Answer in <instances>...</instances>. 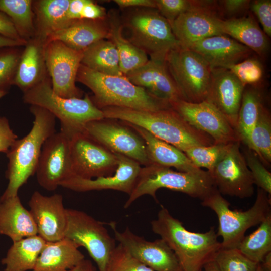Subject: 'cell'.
Returning <instances> with one entry per match:
<instances>
[{
  "mask_svg": "<svg viewBox=\"0 0 271 271\" xmlns=\"http://www.w3.org/2000/svg\"><path fill=\"white\" fill-rule=\"evenodd\" d=\"M101 110L104 118L139 126L183 152L194 147L214 144L212 138L191 125L171 107L143 111L110 106Z\"/></svg>",
  "mask_w": 271,
  "mask_h": 271,
  "instance_id": "6da1fadb",
  "label": "cell"
},
{
  "mask_svg": "<svg viewBox=\"0 0 271 271\" xmlns=\"http://www.w3.org/2000/svg\"><path fill=\"white\" fill-rule=\"evenodd\" d=\"M151 226L173 251L184 271H202L221 248L214 227L204 233L188 231L163 206Z\"/></svg>",
  "mask_w": 271,
  "mask_h": 271,
  "instance_id": "7a4b0ae2",
  "label": "cell"
},
{
  "mask_svg": "<svg viewBox=\"0 0 271 271\" xmlns=\"http://www.w3.org/2000/svg\"><path fill=\"white\" fill-rule=\"evenodd\" d=\"M30 111L34 118L31 129L23 138L16 140L6 153L8 184L0 199L18 195L20 187L36 173L44 143L55 132V116L36 105H31Z\"/></svg>",
  "mask_w": 271,
  "mask_h": 271,
  "instance_id": "3957f363",
  "label": "cell"
},
{
  "mask_svg": "<svg viewBox=\"0 0 271 271\" xmlns=\"http://www.w3.org/2000/svg\"><path fill=\"white\" fill-rule=\"evenodd\" d=\"M76 81L92 91L91 99L100 109L113 106L157 111L171 107L169 102L154 97L145 89L131 83L125 75H105L81 64Z\"/></svg>",
  "mask_w": 271,
  "mask_h": 271,
  "instance_id": "277c9868",
  "label": "cell"
},
{
  "mask_svg": "<svg viewBox=\"0 0 271 271\" xmlns=\"http://www.w3.org/2000/svg\"><path fill=\"white\" fill-rule=\"evenodd\" d=\"M161 188L180 192L201 201L217 190L207 170L200 169L193 172L175 171L169 167L151 163L142 167L124 208H128L145 195H150L157 201L156 192Z\"/></svg>",
  "mask_w": 271,
  "mask_h": 271,
  "instance_id": "5b68a950",
  "label": "cell"
},
{
  "mask_svg": "<svg viewBox=\"0 0 271 271\" xmlns=\"http://www.w3.org/2000/svg\"><path fill=\"white\" fill-rule=\"evenodd\" d=\"M23 101L42 107L59 119L60 131L70 139L83 132L88 122L104 118L103 111L95 105L88 94L84 98H66L55 94L49 76L24 92Z\"/></svg>",
  "mask_w": 271,
  "mask_h": 271,
  "instance_id": "8992f818",
  "label": "cell"
},
{
  "mask_svg": "<svg viewBox=\"0 0 271 271\" xmlns=\"http://www.w3.org/2000/svg\"><path fill=\"white\" fill-rule=\"evenodd\" d=\"M201 204L212 210L218 217L216 233L222 238V248H237L246 231L259 225L271 214L270 196L259 188L253 205L244 211L231 210L230 203L217 190L202 200Z\"/></svg>",
  "mask_w": 271,
  "mask_h": 271,
  "instance_id": "52a82bcc",
  "label": "cell"
},
{
  "mask_svg": "<svg viewBox=\"0 0 271 271\" xmlns=\"http://www.w3.org/2000/svg\"><path fill=\"white\" fill-rule=\"evenodd\" d=\"M125 37L150 59L165 61L168 53L179 47L170 24L156 9L137 8L121 18Z\"/></svg>",
  "mask_w": 271,
  "mask_h": 271,
  "instance_id": "ba28073f",
  "label": "cell"
},
{
  "mask_svg": "<svg viewBox=\"0 0 271 271\" xmlns=\"http://www.w3.org/2000/svg\"><path fill=\"white\" fill-rule=\"evenodd\" d=\"M165 63L183 100L198 103L205 100L211 67L201 56L179 46L168 53Z\"/></svg>",
  "mask_w": 271,
  "mask_h": 271,
  "instance_id": "9c48e42d",
  "label": "cell"
},
{
  "mask_svg": "<svg viewBox=\"0 0 271 271\" xmlns=\"http://www.w3.org/2000/svg\"><path fill=\"white\" fill-rule=\"evenodd\" d=\"M67 224L64 238L79 248L84 247L99 271H105L110 255L116 246L104 224L86 212L66 208Z\"/></svg>",
  "mask_w": 271,
  "mask_h": 271,
  "instance_id": "30bf717a",
  "label": "cell"
},
{
  "mask_svg": "<svg viewBox=\"0 0 271 271\" xmlns=\"http://www.w3.org/2000/svg\"><path fill=\"white\" fill-rule=\"evenodd\" d=\"M70 149L73 175L91 179L111 176L116 170V154L84 132L70 139Z\"/></svg>",
  "mask_w": 271,
  "mask_h": 271,
  "instance_id": "8fae6325",
  "label": "cell"
},
{
  "mask_svg": "<svg viewBox=\"0 0 271 271\" xmlns=\"http://www.w3.org/2000/svg\"><path fill=\"white\" fill-rule=\"evenodd\" d=\"M217 1H192L191 7L171 24L179 46L187 48L207 37L223 34Z\"/></svg>",
  "mask_w": 271,
  "mask_h": 271,
  "instance_id": "7c38bea8",
  "label": "cell"
},
{
  "mask_svg": "<svg viewBox=\"0 0 271 271\" xmlns=\"http://www.w3.org/2000/svg\"><path fill=\"white\" fill-rule=\"evenodd\" d=\"M83 51L74 50L58 40L45 43V59L52 88L66 98H82V91L75 84Z\"/></svg>",
  "mask_w": 271,
  "mask_h": 271,
  "instance_id": "4fadbf2b",
  "label": "cell"
},
{
  "mask_svg": "<svg viewBox=\"0 0 271 271\" xmlns=\"http://www.w3.org/2000/svg\"><path fill=\"white\" fill-rule=\"evenodd\" d=\"M112 119L88 122L84 132L112 152L128 157L144 166L150 164L145 143L136 131Z\"/></svg>",
  "mask_w": 271,
  "mask_h": 271,
  "instance_id": "5bb4252c",
  "label": "cell"
},
{
  "mask_svg": "<svg viewBox=\"0 0 271 271\" xmlns=\"http://www.w3.org/2000/svg\"><path fill=\"white\" fill-rule=\"evenodd\" d=\"M70 141L60 131L53 133L43 144L36 174L39 185L47 191L55 190L73 175Z\"/></svg>",
  "mask_w": 271,
  "mask_h": 271,
  "instance_id": "9a60e30c",
  "label": "cell"
},
{
  "mask_svg": "<svg viewBox=\"0 0 271 271\" xmlns=\"http://www.w3.org/2000/svg\"><path fill=\"white\" fill-rule=\"evenodd\" d=\"M241 143H233L224 157L209 173L221 195L243 199L253 195L254 183L241 152Z\"/></svg>",
  "mask_w": 271,
  "mask_h": 271,
  "instance_id": "2e32d148",
  "label": "cell"
},
{
  "mask_svg": "<svg viewBox=\"0 0 271 271\" xmlns=\"http://www.w3.org/2000/svg\"><path fill=\"white\" fill-rule=\"evenodd\" d=\"M170 104L191 125L212 138L214 144L240 141L235 129L228 120L206 100L191 103L180 99Z\"/></svg>",
  "mask_w": 271,
  "mask_h": 271,
  "instance_id": "e0dca14e",
  "label": "cell"
},
{
  "mask_svg": "<svg viewBox=\"0 0 271 271\" xmlns=\"http://www.w3.org/2000/svg\"><path fill=\"white\" fill-rule=\"evenodd\" d=\"M109 225L115 240L145 266L154 271H184L173 251L161 238L150 241L133 233L128 227L121 232L114 222Z\"/></svg>",
  "mask_w": 271,
  "mask_h": 271,
  "instance_id": "ac0fdd59",
  "label": "cell"
},
{
  "mask_svg": "<svg viewBox=\"0 0 271 271\" xmlns=\"http://www.w3.org/2000/svg\"><path fill=\"white\" fill-rule=\"evenodd\" d=\"M28 205L37 227V235L48 242L64 238L67 216L62 195L47 196L36 191L31 195Z\"/></svg>",
  "mask_w": 271,
  "mask_h": 271,
  "instance_id": "d6986e66",
  "label": "cell"
},
{
  "mask_svg": "<svg viewBox=\"0 0 271 271\" xmlns=\"http://www.w3.org/2000/svg\"><path fill=\"white\" fill-rule=\"evenodd\" d=\"M245 87L228 69L211 68L205 100L216 108L235 129Z\"/></svg>",
  "mask_w": 271,
  "mask_h": 271,
  "instance_id": "ffe728a7",
  "label": "cell"
},
{
  "mask_svg": "<svg viewBox=\"0 0 271 271\" xmlns=\"http://www.w3.org/2000/svg\"><path fill=\"white\" fill-rule=\"evenodd\" d=\"M118 159L116 171L111 176L87 179L72 175L60 186L78 192L113 190L129 195L135 185L142 167L136 161L116 154Z\"/></svg>",
  "mask_w": 271,
  "mask_h": 271,
  "instance_id": "44dd1931",
  "label": "cell"
},
{
  "mask_svg": "<svg viewBox=\"0 0 271 271\" xmlns=\"http://www.w3.org/2000/svg\"><path fill=\"white\" fill-rule=\"evenodd\" d=\"M125 76L133 84L145 89L157 99L169 103L183 100L165 61L149 59L145 64Z\"/></svg>",
  "mask_w": 271,
  "mask_h": 271,
  "instance_id": "7402d4cb",
  "label": "cell"
},
{
  "mask_svg": "<svg viewBox=\"0 0 271 271\" xmlns=\"http://www.w3.org/2000/svg\"><path fill=\"white\" fill-rule=\"evenodd\" d=\"M201 56L212 68H225L251 56L253 51L224 34L206 38L188 47Z\"/></svg>",
  "mask_w": 271,
  "mask_h": 271,
  "instance_id": "603a6c76",
  "label": "cell"
},
{
  "mask_svg": "<svg viewBox=\"0 0 271 271\" xmlns=\"http://www.w3.org/2000/svg\"><path fill=\"white\" fill-rule=\"evenodd\" d=\"M45 43L35 36L27 41L21 52L13 85L23 93L49 76L45 59Z\"/></svg>",
  "mask_w": 271,
  "mask_h": 271,
  "instance_id": "cb8c5ba5",
  "label": "cell"
},
{
  "mask_svg": "<svg viewBox=\"0 0 271 271\" xmlns=\"http://www.w3.org/2000/svg\"><path fill=\"white\" fill-rule=\"evenodd\" d=\"M109 38L107 17L100 20L82 19L73 21L68 27L53 34L46 43L58 40L74 50L83 51L94 43Z\"/></svg>",
  "mask_w": 271,
  "mask_h": 271,
  "instance_id": "d4e9b609",
  "label": "cell"
},
{
  "mask_svg": "<svg viewBox=\"0 0 271 271\" xmlns=\"http://www.w3.org/2000/svg\"><path fill=\"white\" fill-rule=\"evenodd\" d=\"M0 235L13 242L37 235L35 223L18 195L0 199Z\"/></svg>",
  "mask_w": 271,
  "mask_h": 271,
  "instance_id": "484cf974",
  "label": "cell"
},
{
  "mask_svg": "<svg viewBox=\"0 0 271 271\" xmlns=\"http://www.w3.org/2000/svg\"><path fill=\"white\" fill-rule=\"evenodd\" d=\"M125 124L132 128L143 139L151 164L174 167L181 172H193L200 169L193 164L184 152L177 148L157 138L139 126L128 123Z\"/></svg>",
  "mask_w": 271,
  "mask_h": 271,
  "instance_id": "4316f807",
  "label": "cell"
},
{
  "mask_svg": "<svg viewBox=\"0 0 271 271\" xmlns=\"http://www.w3.org/2000/svg\"><path fill=\"white\" fill-rule=\"evenodd\" d=\"M248 13L239 18L222 20L223 34L249 48L260 57L264 58L269 50L268 37L251 14Z\"/></svg>",
  "mask_w": 271,
  "mask_h": 271,
  "instance_id": "83f0119b",
  "label": "cell"
},
{
  "mask_svg": "<svg viewBox=\"0 0 271 271\" xmlns=\"http://www.w3.org/2000/svg\"><path fill=\"white\" fill-rule=\"evenodd\" d=\"M70 1H33L35 36L42 39L46 42L53 34L68 27L74 21L69 20L66 15Z\"/></svg>",
  "mask_w": 271,
  "mask_h": 271,
  "instance_id": "f1b7e54d",
  "label": "cell"
},
{
  "mask_svg": "<svg viewBox=\"0 0 271 271\" xmlns=\"http://www.w3.org/2000/svg\"><path fill=\"white\" fill-rule=\"evenodd\" d=\"M85 259L79 247L63 238L46 242L33 271H69Z\"/></svg>",
  "mask_w": 271,
  "mask_h": 271,
  "instance_id": "f546056e",
  "label": "cell"
},
{
  "mask_svg": "<svg viewBox=\"0 0 271 271\" xmlns=\"http://www.w3.org/2000/svg\"><path fill=\"white\" fill-rule=\"evenodd\" d=\"M109 27V38L115 45L119 57V66L122 73L125 75L145 64L148 55L131 43L123 35L121 17L115 11L107 15Z\"/></svg>",
  "mask_w": 271,
  "mask_h": 271,
  "instance_id": "4dcf8cb0",
  "label": "cell"
},
{
  "mask_svg": "<svg viewBox=\"0 0 271 271\" xmlns=\"http://www.w3.org/2000/svg\"><path fill=\"white\" fill-rule=\"evenodd\" d=\"M264 104V96L260 85L245 86L235 130L240 142L251 150L250 135Z\"/></svg>",
  "mask_w": 271,
  "mask_h": 271,
  "instance_id": "1f68e13d",
  "label": "cell"
},
{
  "mask_svg": "<svg viewBox=\"0 0 271 271\" xmlns=\"http://www.w3.org/2000/svg\"><path fill=\"white\" fill-rule=\"evenodd\" d=\"M46 243L38 235L13 242L1 260L4 271L33 270Z\"/></svg>",
  "mask_w": 271,
  "mask_h": 271,
  "instance_id": "d6a6232c",
  "label": "cell"
},
{
  "mask_svg": "<svg viewBox=\"0 0 271 271\" xmlns=\"http://www.w3.org/2000/svg\"><path fill=\"white\" fill-rule=\"evenodd\" d=\"M81 64L105 75H124L120 70L118 51L109 40H99L84 50Z\"/></svg>",
  "mask_w": 271,
  "mask_h": 271,
  "instance_id": "836d02e7",
  "label": "cell"
},
{
  "mask_svg": "<svg viewBox=\"0 0 271 271\" xmlns=\"http://www.w3.org/2000/svg\"><path fill=\"white\" fill-rule=\"evenodd\" d=\"M0 11L11 19L21 39L27 41L35 37L33 1L0 0Z\"/></svg>",
  "mask_w": 271,
  "mask_h": 271,
  "instance_id": "e575fe53",
  "label": "cell"
},
{
  "mask_svg": "<svg viewBox=\"0 0 271 271\" xmlns=\"http://www.w3.org/2000/svg\"><path fill=\"white\" fill-rule=\"evenodd\" d=\"M237 249L251 261L259 264L262 262L271 252V214L257 229L243 238Z\"/></svg>",
  "mask_w": 271,
  "mask_h": 271,
  "instance_id": "d590c367",
  "label": "cell"
},
{
  "mask_svg": "<svg viewBox=\"0 0 271 271\" xmlns=\"http://www.w3.org/2000/svg\"><path fill=\"white\" fill-rule=\"evenodd\" d=\"M253 150L262 163L270 166L271 163V115L264 104L250 135Z\"/></svg>",
  "mask_w": 271,
  "mask_h": 271,
  "instance_id": "8d00e7d4",
  "label": "cell"
},
{
  "mask_svg": "<svg viewBox=\"0 0 271 271\" xmlns=\"http://www.w3.org/2000/svg\"><path fill=\"white\" fill-rule=\"evenodd\" d=\"M232 143L196 146L184 153L195 166L205 168L211 173L227 153Z\"/></svg>",
  "mask_w": 271,
  "mask_h": 271,
  "instance_id": "74e56055",
  "label": "cell"
},
{
  "mask_svg": "<svg viewBox=\"0 0 271 271\" xmlns=\"http://www.w3.org/2000/svg\"><path fill=\"white\" fill-rule=\"evenodd\" d=\"M214 261L219 271H256L259 264L245 256L237 248H221Z\"/></svg>",
  "mask_w": 271,
  "mask_h": 271,
  "instance_id": "f35d334b",
  "label": "cell"
},
{
  "mask_svg": "<svg viewBox=\"0 0 271 271\" xmlns=\"http://www.w3.org/2000/svg\"><path fill=\"white\" fill-rule=\"evenodd\" d=\"M245 87L258 85L264 75L263 66L256 56H250L227 68Z\"/></svg>",
  "mask_w": 271,
  "mask_h": 271,
  "instance_id": "ab89813d",
  "label": "cell"
},
{
  "mask_svg": "<svg viewBox=\"0 0 271 271\" xmlns=\"http://www.w3.org/2000/svg\"><path fill=\"white\" fill-rule=\"evenodd\" d=\"M105 271H154L144 265L121 244L111 252Z\"/></svg>",
  "mask_w": 271,
  "mask_h": 271,
  "instance_id": "60d3db41",
  "label": "cell"
},
{
  "mask_svg": "<svg viewBox=\"0 0 271 271\" xmlns=\"http://www.w3.org/2000/svg\"><path fill=\"white\" fill-rule=\"evenodd\" d=\"M251 173L254 185L271 195V173L262 163L257 154L247 147L242 152Z\"/></svg>",
  "mask_w": 271,
  "mask_h": 271,
  "instance_id": "b9f144b4",
  "label": "cell"
},
{
  "mask_svg": "<svg viewBox=\"0 0 271 271\" xmlns=\"http://www.w3.org/2000/svg\"><path fill=\"white\" fill-rule=\"evenodd\" d=\"M21 54L15 47L0 49V90L13 85Z\"/></svg>",
  "mask_w": 271,
  "mask_h": 271,
  "instance_id": "7bdbcfd3",
  "label": "cell"
},
{
  "mask_svg": "<svg viewBox=\"0 0 271 271\" xmlns=\"http://www.w3.org/2000/svg\"><path fill=\"white\" fill-rule=\"evenodd\" d=\"M156 9L171 24L192 6L191 0H155Z\"/></svg>",
  "mask_w": 271,
  "mask_h": 271,
  "instance_id": "ee69618b",
  "label": "cell"
},
{
  "mask_svg": "<svg viewBox=\"0 0 271 271\" xmlns=\"http://www.w3.org/2000/svg\"><path fill=\"white\" fill-rule=\"evenodd\" d=\"M249 0L217 1V10L223 20L237 18L247 15L250 12Z\"/></svg>",
  "mask_w": 271,
  "mask_h": 271,
  "instance_id": "f6af8a7d",
  "label": "cell"
},
{
  "mask_svg": "<svg viewBox=\"0 0 271 271\" xmlns=\"http://www.w3.org/2000/svg\"><path fill=\"white\" fill-rule=\"evenodd\" d=\"M249 10L260 23L263 31L268 36H271V1H251Z\"/></svg>",
  "mask_w": 271,
  "mask_h": 271,
  "instance_id": "bcb514c9",
  "label": "cell"
},
{
  "mask_svg": "<svg viewBox=\"0 0 271 271\" xmlns=\"http://www.w3.org/2000/svg\"><path fill=\"white\" fill-rule=\"evenodd\" d=\"M17 139L18 137L11 128L7 118L0 116V152L6 154Z\"/></svg>",
  "mask_w": 271,
  "mask_h": 271,
  "instance_id": "7dc6e473",
  "label": "cell"
},
{
  "mask_svg": "<svg viewBox=\"0 0 271 271\" xmlns=\"http://www.w3.org/2000/svg\"><path fill=\"white\" fill-rule=\"evenodd\" d=\"M107 14L105 9L93 1L88 0L81 13V19H105Z\"/></svg>",
  "mask_w": 271,
  "mask_h": 271,
  "instance_id": "c3c4849f",
  "label": "cell"
},
{
  "mask_svg": "<svg viewBox=\"0 0 271 271\" xmlns=\"http://www.w3.org/2000/svg\"><path fill=\"white\" fill-rule=\"evenodd\" d=\"M0 35L13 40L26 41L20 38L9 17L1 11Z\"/></svg>",
  "mask_w": 271,
  "mask_h": 271,
  "instance_id": "681fc988",
  "label": "cell"
},
{
  "mask_svg": "<svg viewBox=\"0 0 271 271\" xmlns=\"http://www.w3.org/2000/svg\"><path fill=\"white\" fill-rule=\"evenodd\" d=\"M121 9L127 8H147L156 9L155 0H114Z\"/></svg>",
  "mask_w": 271,
  "mask_h": 271,
  "instance_id": "f907efd6",
  "label": "cell"
},
{
  "mask_svg": "<svg viewBox=\"0 0 271 271\" xmlns=\"http://www.w3.org/2000/svg\"><path fill=\"white\" fill-rule=\"evenodd\" d=\"M88 0H70L67 17L70 21L81 19V13Z\"/></svg>",
  "mask_w": 271,
  "mask_h": 271,
  "instance_id": "816d5d0a",
  "label": "cell"
},
{
  "mask_svg": "<svg viewBox=\"0 0 271 271\" xmlns=\"http://www.w3.org/2000/svg\"><path fill=\"white\" fill-rule=\"evenodd\" d=\"M26 43L27 41L15 40L0 35V49L24 46Z\"/></svg>",
  "mask_w": 271,
  "mask_h": 271,
  "instance_id": "f5cc1de1",
  "label": "cell"
},
{
  "mask_svg": "<svg viewBox=\"0 0 271 271\" xmlns=\"http://www.w3.org/2000/svg\"><path fill=\"white\" fill-rule=\"evenodd\" d=\"M69 271H96V268L90 260L84 259Z\"/></svg>",
  "mask_w": 271,
  "mask_h": 271,
  "instance_id": "db71d44e",
  "label": "cell"
},
{
  "mask_svg": "<svg viewBox=\"0 0 271 271\" xmlns=\"http://www.w3.org/2000/svg\"><path fill=\"white\" fill-rule=\"evenodd\" d=\"M260 264L263 271H271V252L264 257Z\"/></svg>",
  "mask_w": 271,
  "mask_h": 271,
  "instance_id": "11a10c76",
  "label": "cell"
},
{
  "mask_svg": "<svg viewBox=\"0 0 271 271\" xmlns=\"http://www.w3.org/2000/svg\"><path fill=\"white\" fill-rule=\"evenodd\" d=\"M205 271H219L214 260L207 263L203 267Z\"/></svg>",
  "mask_w": 271,
  "mask_h": 271,
  "instance_id": "9f6ffc18",
  "label": "cell"
},
{
  "mask_svg": "<svg viewBox=\"0 0 271 271\" xmlns=\"http://www.w3.org/2000/svg\"><path fill=\"white\" fill-rule=\"evenodd\" d=\"M7 91L0 90V99L7 94Z\"/></svg>",
  "mask_w": 271,
  "mask_h": 271,
  "instance_id": "6f0895ef",
  "label": "cell"
},
{
  "mask_svg": "<svg viewBox=\"0 0 271 271\" xmlns=\"http://www.w3.org/2000/svg\"><path fill=\"white\" fill-rule=\"evenodd\" d=\"M256 271H263L260 264H258Z\"/></svg>",
  "mask_w": 271,
  "mask_h": 271,
  "instance_id": "680465c9",
  "label": "cell"
}]
</instances>
